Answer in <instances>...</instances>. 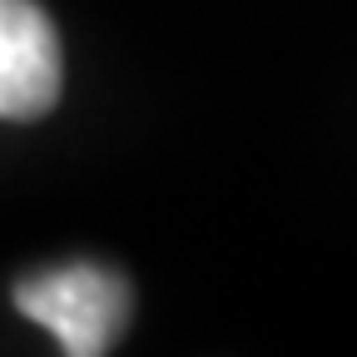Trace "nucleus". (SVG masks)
I'll use <instances>...</instances> for the list:
<instances>
[{"mask_svg":"<svg viewBox=\"0 0 357 357\" xmlns=\"http://www.w3.org/2000/svg\"><path fill=\"white\" fill-rule=\"evenodd\" d=\"M60 35L35 0H0V119H40L60 100Z\"/></svg>","mask_w":357,"mask_h":357,"instance_id":"f03ea898","label":"nucleus"},{"mask_svg":"<svg viewBox=\"0 0 357 357\" xmlns=\"http://www.w3.org/2000/svg\"><path fill=\"white\" fill-rule=\"evenodd\" d=\"M15 307L70 357H100L129 323V283L105 263H65L15 283Z\"/></svg>","mask_w":357,"mask_h":357,"instance_id":"f257e3e1","label":"nucleus"}]
</instances>
